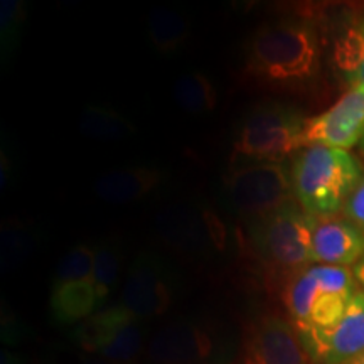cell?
<instances>
[{"mask_svg":"<svg viewBox=\"0 0 364 364\" xmlns=\"http://www.w3.org/2000/svg\"><path fill=\"white\" fill-rule=\"evenodd\" d=\"M321 71V38L306 19L270 21L255 31L245 51V75L273 90L302 88Z\"/></svg>","mask_w":364,"mask_h":364,"instance_id":"cell-1","label":"cell"},{"mask_svg":"<svg viewBox=\"0 0 364 364\" xmlns=\"http://www.w3.org/2000/svg\"><path fill=\"white\" fill-rule=\"evenodd\" d=\"M364 172L361 162L343 149L306 147L294 159V198L307 215L331 218L343 211Z\"/></svg>","mask_w":364,"mask_h":364,"instance_id":"cell-2","label":"cell"},{"mask_svg":"<svg viewBox=\"0 0 364 364\" xmlns=\"http://www.w3.org/2000/svg\"><path fill=\"white\" fill-rule=\"evenodd\" d=\"M306 120L294 107L263 102L252 108L241 122L233 152L253 162L282 164L284 159L306 147Z\"/></svg>","mask_w":364,"mask_h":364,"instance_id":"cell-3","label":"cell"},{"mask_svg":"<svg viewBox=\"0 0 364 364\" xmlns=\"http://www.w3.org/2000/svg\"><path fill=\"white\" fill-rule=\"evenodd\" d=\"M314 216L297 203H289L268 216L255 220L252 240L255 250L270 265L295 273L309 265L312 258Z\"/></svg>","mask_w":364,"mask_h":364,"instance_id":"cell-4","label":"cell"},{"mask_svg":"<svg viewBox=\"0 0 364 364\" xmlns=\"http://www.w3.org/2000/svg\"><path fill=\"white\" fill-rule=\"evenodd\" d=\"M223 186L233 211L255 220L294 203L292 177L284 164L255 162L233 167Z\"/></svg>","mask_w":364,"mask_h":364,"instance_id":"cell-5","label":"cell"},{"mask_svg":"<svg viewBox=\"0 0 364 364\" xmlns=\"http://www.w3.org/2000/svg\"><path fill=\"white\" fill-rule=\"evenodd\" d=\"M139 318L115 304L81 322L76 341L85 351L110 363H129L142 349V329Z\"/></svg>","mask_w":364,"mask_h":364,"instance_id":"cell-6","label":"cell"},{"mask_svg":"<svg viewBox=\"0 0 364 364\" xmlns=\"http://www.w3.org/2000/svg\"><path fill=\"white\" fill-rule=\"evenodd\" d=\"M161 238L172 248L186 253H203L209 248L225 250L226 230L209 209L193 204H171L156 218Z\"/></svg>","mask_w":364,"mask_h":364,"instance_id":"cell-7","label":"cell"},{"mask_svg":"<svg viewBox=\"0 0 364 364\" xmlns=\"http://www.w3.org/2000/svg\"><path fill=\"white\" fill-rule=\"evenodd\" d=\"M364 134V88H351L329 110L306 120V147L348 150Z\"/></svg>","mask_w":364,"mask_h":364,"instance_id":"cell-8","label":"cell"},{"mask_svg":"<svg viewBox=\"0 0 364 364\" xmlns=\"http://www.w3.org/2000/svg\"><path fill=\"white\" fill-rule=\"evenodd\" d=\"M316 364H346L364 353V292L358 290L343 318L331 329L299 332Z\"/></svg>","mask_w":364,"mask_h":364,"instance_id":"cell-9","label":"cell"},{"mask_svg":"<svg viewBox=\"0 0 364 364\" xmlns=\"http://www.w3.org/2000/svg\"><path fill=\"white\" fill-rule=\"evenodd\" d=\"M172 289L156 255L139 253L127 272L120 304L139 321L162 316L171 307Z\"/></svg>","mask_w":364,"mask_h":364,"instance_id":"cell-10","label":"cell"},{"mask_svg":"<svg viewBox=\"0 0 364 364\" xmlns=\"http://www.w3.org/2000/svg\"><path fill=\"white\" fill-rule=\"evenodd\" d=\"M241 364H316L297 329L285 318L263 316L250 327Z\"/></svg>","mask_w":364,"mask_h":364,"instance_id":"cell-11","label":"cell"},{"mask_svg":"<svg viewBox=\"0 0 364 364\" xmlns=\"http://www.w3.org/2000/svg\"><path fill=\"white\" fill-rule=\"evenodd\" d=\"M364 257V235L343 218H314L312 258L317 265L354 267Z\"/></svg>","mask_w":364,"mask_h":364,"instance_id":"cell-12","label":"cell"},{"mask_svg":"<svg viewBox=\"0 0 364 364\" xmlns=\"http://www.w3.org/2000/svg\"><path fill=\"white\" fill-rule=\"evenodd\" d=\"M213 341L206 331L189 322L166 326L149 344V356L159 364H198L209 356Z\"/></svg>","mask_w":364,"mask_h":364,"instance_id":"cell-13","label":"cell"},{"mask_svg":"<svg viewBox=\"0 0 364 364\" xmlns=\"http://www.w3.org/2000/svg\"><path fill=\"white\" fill-rule=\"evenodd\" d=\"M162 182V174L152 167H122L105 172L95 181L93 191L108 204H132L142 201Z\"/></svg>","mask_w":364,"mask_h":364,"instance_id":"cell-14","label":"cell"},{"mask_svg":"<svg viewBox=\"0 0 364 364\" xmlns=\"http://www.w3.org/2000/svg\"><path fill=\"white\" fill-rule=\"evenodd\" d=\"M49 304H51L53 316L63 324L83 322L100 307L97 290L91 280L53 284Z\"/></svg>","mask_w":364,"mask_h":364,"instance_id":"cell-15","label":"cell"},{"mask_svg":"<svg viewBox=\"0 0 364 364\" xmlns=\"http://www.w3.org/2000/svg\"><path fill=\"white\" fill-rule=\"evenodd\" d=\"M189 19L171 7H154L147 17V33L154 49L161 54L179 51L189 38Z\"/></svg>","mask_w":364,"mask_h":364,"instance_id":"cell-16","label":"cell"},{"mask_svg":"<svg viewBox=\"0 0 364 364\" xmlns=\"http://www.w3.org/2000/svg\"><path fill=\"white\" fill-rule=\"evenodd\" d=\"M78 129L81 135L98 142H118L135 135V125L129 118L112 108L91 105L85 108L78 118Z\"/></svg>","mask_w":364,"mask_h":364,"instance_id":"cell-17","label":"cell"},{"mask_svg":"<svg viewBox=\"0 0 364 364\" xmlns=\"http://www.w3.org/2000/svg\"><path fill=\"white\" fill-rule=\"evenodd\" d=\"M172 97L182 112L203 115L215 110L218 103L216 86L201 71L182 73L172 85Z\"/></svg>","mask_w":364,"mask_h":364,"instance_id":"cell-18","label":"cell"},{"mask_svg":"<svg viewBox=\"0 0 364 364\" xmlns=\"http://www.w3.org/2000/svg\"><path fill=\"white\" fill-rule=\"evenodd\" d=\"M334 63L351 88H364V21L354 22L336 39Z\"/></svg>","mask_w":364,"mask_h":364,"instance_id":"cell-19","label":"cell"},{"mask_svg":"<svg viewBox=\"0 0 364 364\" xmlns=\"http://www.w3.org/2000/svg\"><path fill=\"white\" fill-rule=\"evenodd\" d=\"M95 258H93V273H91V282H93L95 290L100 306L107 302L110 297L113 287L118 280L120 273V255L110 245H98L95 247Z\"/></svg>","mask_w":364,"mask_h":364,"instance_id":"cell-20","label":"cell"},{"mask_svg":"<svg viewBox=\"0 0 364 364\" xmlns=\"http://www.w3.org/2000/svg\"><path fill=\"white\" fill-rule=\"evenodd\" d=\"M95 250L90 245L80 243L73 247L59 262L54 284H68V282L91 280L93 273Z\"/></svg>","mask_w":364,"mask_h":364,"instance_id":"cell-21","label":"cell"},{"mask_svg":"<svg viewBox=\"0 0 364 364\" xmlns=\"http://www.w3.org/2000/svg\"><path fill=\"white\" fill-rule=\"evenodd\" d=\"M33 233L21 223H7L2 230V267L11 270L33 252Z\"/></svg>","mask_w":364,"mask_h":364,"instance_id":"cell-22","label":"cell"},{"mask_svg":"<svg viewBox=\"0 0 364 364\" xmlns=\"http://www.w3.org/2000/svg\"><path fill=\"white\" fill-rule=\"evenodd\" d=\"M26 7L19 0H4L0 9V26H2V43L4 48L11 46L12 38L17 36L24 21Z\"/></svg>","mask_w":364,"mask_h":364,"instance_id":"cell-23","label":"cell"},{"mask_svg":"<svg viewBox=\"0 0 364 364\" xmlns=\"http://www.w3.org/2000/svg\"><path fill=\"white\" fill-rule=\"evenodd\" d=\"M343 215L364 235V176L343 208Z\"/></svg>","mask_w":364,"mask_h":364,"instance_id":"cell-24","label":"cell"},{"mask_svg":"<svg viewBox=\"0 0 364 364\" xmlns=\"http://www.w3.org/2000/svg\"><path fill=\"white\" fill-rule=\"evenodd\" d=\"M353 273L354 279H356V284L361 287V290L364 292V257L353 267Z\"/></svg>","mask_w":364,"mask_h":364,"instance_id":"cell-25","label":"cell"},{"mask_svg":"<svg viewBox=\"0 0 364 364\" xmlns=\"http://www.w3.org/2000/svg\"><path fill=\"white\" fill-rule=\"evenodd\" d=\"M346 364H364V353H361L359 356L351 359V361H348Z\"/></svg>","mask_w":364,"mask_h":364,"instance_id":"cell-26","label":"cell"},{"mask_svg":"<svg viewBox=\"0 0 364 364\" xmlns=\"http://www.w3.org/2000/svg\"><path fill=\"white\" fill-rule=\"evenodd\" d=\"M359 145H361V149H363V152H364V134L361 136V142H359Z\"/></svg>","mask_w":364,"mask_h":364,"instance_id":"cell-27","label":"cell"},{"mask_svg":"<svg viewBox=\"0 0 364 364\" xmlns=\"http://www.w3.org/2000/svg\"><path fill=\"white\" fill-rule=\"evenodd\" d=\"M198 364H201V363H198Z\"/></svg>","mask_w":364,"mask_h":364,"instance_id":"cell-28","label":"cell"}]
</instances>
